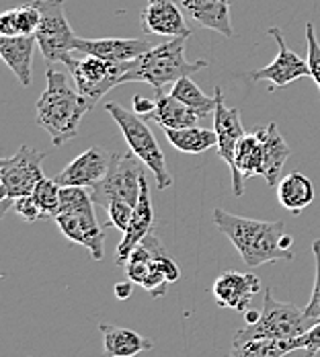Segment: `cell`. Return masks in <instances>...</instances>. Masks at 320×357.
<instances>
[{"label":"cell","instance_id":"obj_1","mask_svg":"<svg viewBox=\"0 0 320 357\" xmlns=\"http://www.w3.org/2000/svg\"><path fill=\"white\" fill-rule=\"evenodd\" d=\"M212 218L213 226L236 247L249 269L265 263L289 261L294 257L291 250L282 249L280 245L285 228L282 220H252L224 212L220 208L213 210Z\"/></svg>","mask_w":320,"mask_h":357},{"label":"cell","instance_id":"obj_2","mask_svg":"<svg viewBox=\"0 0 320 357\" xmlns=\"http://www.w3.org/2000/svg\"><path fill=\"white\" fill-rule=\"evenodd\" d=\"M45 80L47 86L36 105V121L49 134L54 146H64L76 138L78 126L91 107L64 72L47 66Z\"/></svg>","mask_w":320,"mask_h":357},{"label":"cell","instance_id":"obj_3","mask_svg":"<svg viewBox=\"0 0 320 357\" xmlns=\"http://www.w3.org/2000/svg\"><path fill=\"white\" fill-rule=\"evenodd\" d=\"M187 37H171L169 41L154 45L142 54L138 60L130 64L128 72L121 76L119 84L125 82H148L154 93H160L165 84H175L183 76H191L197 70L206 68L208 62H189L185 58Z\"/></svg>","mask_w":320,"mask_h":357},{"label":"cell","instance_id":"obj_4","mask_svg":"<svg viewBox=\"0 0 320 357\" xmlns=\"http://www.w3.org/2000/svg\"><path fill=\"white\" fill-rule=\"evenodd\" d=\"M60 232L91 252L93 261L105 255V234L95 215V202L86 187H62L60 212L54 218Z\"/></svg>","mask_w":320,"mask_h":357},{"label":"cell","instance_id":"obj_5","mask_svg":"<svg viewBox=\"0 0 320 357\" xmlns=\"http://www.w3.org/2000/svg\"><path fill=\"white\" fill-rule=\"evenodd\" d=\"M314 322L306 319L304 308L296 304L280 302L273 298L271 287H265L263 294V310L254 324H247L238 328L234 335V345L252 341V339H277V341H291L302 337Z\"/></svg>","mask_w":320,"mask_h":357},{"label":"cell","instance_id":"obj_6","mask_svg":"<svg viewBox=\"0 0 320 357\" xmlns=\"http://www.w3.org/2000/svg\"><path fill=\"white\" fill-rule=\"evenodd\" d=\"M105 111L113 117V121L119 126L130 150L142 160L144 165L148 167V171L154 175L158 189H169L173 185V177H171V173L167 169V158H165L160 146L156 142L154 134L146 126L144 117H140L138 113H132V111L123 109L117 103H105Z\"/></svg>","mask_w":320,"mask_h":357},{"label":"cell","instance_id":"obj_7","mask_svg":"<svg viewBox=\"0 0 320 357\" xmlns=\"http://www.w3.org/2000/svg\"><path fill=\"white\" fill-rule=\"evenodd\" d=\"M144 167L146 165L132 150L111 154L107 175L91 189L93 202L107 208L113 199H121L136 208L142 193V178L146 177Z\"/></svg>","mask_w":320,"mask_h":357},{"label":"cell","instance_id":"obj_8","mask_svg":"<svg viewBox=\"0 0 320 357\" xmlns=\"http://www.w3.org/2000/svg\"><path fill=\"white\" fill-rule=\"evenodd\" d=\"M41 10V19L37 25V47L47 64H68L76 54V39L70 23L66 19V2L64 0H36Z\"/></svg>","mask_w":320,"mask_h":357},{"label":"cell","instance_id":"obj_9","mask_svg":"<svg viewBox=\"0 0 320 357\" xmlns=\"http://www.w3.org/2000/svg\"><path fill=\"white\" fill-rule=\"evenodd\" d=\"M132 62L119 64V62H109L97 56H86L76 52L66 64L72 74L74 86L86 101V105L93 109L111 89H115L121 80V76L128 72Z\"/></svg>","mask_w":320,"mask_h":357},{"label":"cell","instance_id":"obj_10","mask_svg":"<svg viewBox=\"0 0 320 357\" xmlns=\"http://www.w3.org/2000/svg\"><path fill=\"white\" fill-rule=\"evenodd\" d=\"M45 154L36 148L21 146L15 156L0 160V183H2V215L13 206L17 197L31 195L37 183L45 177L41 165Z\"/></svg>","mask_w":320,"mask_h":357},{"label":"cell","instance_id":"obj_11","mask_svg":"<svg viewBox=\"0 0 320 357\" xmlns=\"http://www.w3.org/2000/svg\"><path fill=\"white\" fill-rule=\"evenodd\" d=\"M269 36L277 41L280 52H277L275 60H273L269 66H265V68H261V70L250 72V80H254V82L267 80V82L271 84V91H275V89H284V86H287L289 82H294V80H298V78L310 76V66H308V62H304L296 52H291V50L285 45L282 29L271 27V29H269Z\"/></svg>","mask_w":320,"mask_h":357},{"label":"cell","instance_id":"obj_12","mask_svg":"<svg viewBox=\"0 0 320 357\" xmlns=\"http://www.w3.org/2000/svg\"><path fill=\"white\" fill-rule=\"evenodd\" d=\"M261 291V280L254 273L224 271L212 286V296L220 308L247 312L252 298Z\"/></svg>","mask_w":320,"mask_h":357},{"label":"cell","instance_id":"obj_13","mask_svg":"<svg viewBox=\"0 0 320 357\" xmlns=\"http://www.w3.org/2000/svg\"><path fill=\"white\" fill-rule=\"evenodd\" d=\"M213 97H215L213 130H215V136H218V146H215V148H218L220 158H222V160L230 167V171H232L236 148H238V142H241L243 136H245V130H243V123H241V111L234 107H226L222 86L215 89Z\"/></svg>","mask_w":320,"mask_h":357},{"label":"cell","instance_id":"obj_14","mask_svg":"<svg viewBox=\"0 0 320 357\" xmlns=\"http://www.w3.org/2000/svg\"><path fill=\"white\" fill-rule=\"evenodd\" d=\"M109 162H111V154H107L99 146H93L89 150H84L82 154H78L70 165H66L64 171H60V175L56 177V181L62 187L93 189L107 175Z\"/></svg>","mask_w":320,"mask_h":357},{"label":"cell","instance_id":"obj_15","mask_svg":"<svg viewBox=\"0 0 320 357\" xmlns=\"http://www.w3.org/2000/svg\"><path fill=\"white\" fill-rule=\"evenodd\" d=\"M183 15L197 27L215 31L222 37H234L230 6L234 0H175Z\"/></svg>","mask_w":320,"mask_h":357},{"label":"cell","instance_id":"obj_16","mask_svg":"<svg viewBox=\"0 0 320 357\" xmlns=\"http://www.w3.org/2000/svg\"><path fill=\"white\" fill-rule=\"evenodd\" d=\"M154 45L150 39H128V37H105V39H76V52L97 56L109 62H134Z\"/></svg>","mask_w":320,"mask_h":357},{"label":"cell","instance_id":"obj_17","mask_svg":"<svg viewBox=\"0 0 320 357\" xmlns=\"http://www.w3.org/2000/svg\"><path fill=\"white\" fill-rule=\"evenodd\" d=\"M144 33L156 37H189L191 29L175 0H150L142 10Z\"/></svg>","mask_w":320,"mask_h":357},{"label":"cell","instance_id":"obj_18","mask_svg":"<svg viewBox=\"0 0 320 357\" xmlns=\"http://www.w3.org/2000/svg\"><path fill=\"white\" fill-rule=\"evenodd\" d=\"M154 226V210H152V197H150V187H148V178H142V193L140 199L134 208L132 222L128 226V230L123 232V238L119 243V247L115 250V265L125 267L132 250L136 249L144 238L152 232Z\"/></svg>","mask_w":320,"mask_h":357},{"label":"cell","instance_id":"obj_19","mask_svg":"<svg viewBox=\"0 0 320 357\" xmlns=\"http://www.w3.org/2000/svg\"><path fill=\"white\" fill-rule=\"evenodd\" d=\"M265 165V152L263 144L257 138V134H245L238 142L234 154V167H232V191L236 197L245 193V181L254 175H263Z\"/></svg>","mask_w":320,"mask_h":357},{"label":"cell","instance_id":"obj_20","mask_svg":"<svg viewBox=\"0 0 320 357\" xmlns=\"http://www.w3.org/2000/svg\"><path fill=\"white\" fill-rule=\"evenodd\" d=\"M257 138L263 144V152H265V165H263V175L261 177L267 181L269 187H277L280 177L284 171V165L287 162L291 150L285 144L282 132L277 130L275 123H267L265 128H259Z\"/></svg>","mask_w":320,"mask_h":357},{"label":"cell","instance_id":"obj_21","mask_svg":"<svg viewBox=\"0 0 320 357\" xmlns=\"http://www.w3.org/2000/svg\"><path fill=\"white\" fill-rule=\"evenodd\" d=\"M36 36H0V58L8 64L10 70L15 72L17 80L23 86H29L31 84V62H33V50H36Z\"/></svg>","mask_w":320,"mask_h":357},{"label":"cell","instance_id":"obj_22","mask_svg":"<svg viewBox=\"0 0 320 357\" xmlns=\"http://www.w3.org/2000/svg\"><path fill=\"white\" fill-rule=\"evenodd\" d=\"M99 331L103 333V354L105 357H134L142 351H150L154 345L140 333L123 326L113 324H99Z\"/></svg>","mask_w":320,"mask_h":357},{"label":"cell","instance_id":"obj_23","mask_svg":"<svg viewBox=\"0 0 320 357\" xmlns=\"http://www.w3.org/2000/svg\"><path fill=\"white\" fill-rule=\"evenodd\" d=\"M154 111L144 117V119H152L156 121L162 130H183V128H191L197 126V121L201 119L191 107H187L185 103H181L177 97L173 95H165L162 91L156 93L154 99Z\"/></svg>","mask_w":320,"mask_h":357},{"label":"cell","instance_id":"obj_24","mask_svg":"<svg viewBox=\"0 0 320 357\" xmlns=\"http://www.w3.org/2000/svg\"><path fill=\"white\" fill-rule=\"evenodd\" d=\"M277 199H280V204L284 206L287 212L298 215L302 210H306L312 204V199H314V185L304 173L294 171V173L285 175L280 181V185H277Z\"/></svg>","mask_w":320,"mask_h":357},{"label":"cell","instance_id":"obj_25","mask_svg":"<svg viewBox=\"0 0 320 357\" xmlns=\"http://www.w3.org/2000/svg\"><path fill=\"white\" fill-rule=\"evenodd\" d=\"M39 19H41V10H39L36 2H27V4L17 6V8L4 10L0 15V36H36Z\"/></svg>","mask_w":320,"mask_h":357},{"label":"cell","instance_id":"obj_26","mask_svg":"<svg viewBox=\"0 0 320 357\" xmlns=\"http://www.w3.org/2000/svg\"><path fill=\"white\" fill-rule=\"evenodd\" d=\"M165 136L178 152H185V154H201L213 146H218L215 130H206L199 126H191L183 130H165Z\"/></svg>","mask_w":320,"mask_h":357},{"label":"cell","instance_id":"obj_27","mask_svg":"<svg viewBox=\"0 0 320 357\" xmlns=\"http://www.w3.org/2000/svg\"><path fill=\"white\" fill-rule=\"evenodd\" d=\"M171 95L177 97L187 107L193 109L199 117H208L215 111V97H208L189 76H183L173 84Z\"/></svg>","mask_w":320,"mask_h":357},{"label":"cell","instance_id":"obj_28","mask_svg":"<svg viewBox=\"0 0 320 357\" xmlns=\"http://www.w3.org/2000/svg\"><path fill=\"white\" fill-rule=\"evenodd\" d=\"M234 351L241 357H289L294 354L291 341L277 339H252L234 345Z\"/></svg>","mask_w":320,"mask_h":357},{"label":"cell","instance_id":"obj_29","mask_svg":"<svg viewBox=\"0 0 320 357\" xmlns=\"http://www.w3.org/2000/svg\"><path fill=\"white\" fill-rule=\"evenodd\" d=\"M60 193H62V185L56 178L43 177L37 187L33 189V199L41 210V220H54L60 212Z\"/></svg>","mask_w":320,"mask_h":357},{"label":"cell","instance_id":"obj_30","mask_svg":"<svg viewBox=\"0 0 320 357\" xmlns=\"http://www.w3.org/2000/svg\"><path fill=\"white\" fill-rule=\"evenodd\" d=\"M294 354L289 357H317L320 351V321H317L302 337L291 339Z\"/></svg>","mask_w":320,"mask_h":357},{"label":"cell","instance_id":"obj_31","mask_svg":"<svg viewBox=\"0 0 320 357\" xmlns=\"http://www.w3.org/2000/svg\"><path fill=\"white\" fill-rule=\"evenodd\" d=\"M105 210L109 215V226H115L117 230L125 232L132 222V215H134V206H130L128 202H121V199H113Z\"/></svg>","mask_w":320,"mask_h":357},{"label":"cell","instance_id":"obj_32","mask_svg":"<svg viewBox=\"0 0 320 357\" xmlns=\"http://www.w3.org/2000/svg\"><path fill=\"white\" fill-rule=\"evenodd\" d=\"M312 252H314V261H317V280H314V289L310 296L308 306L304 308L306 319L312 322L320 321V238L312 243Z\"/></svg>","mask_w":320,"mask_h":357},{"label":"cell","instance_id":"obj_33","mask_svg":"<svg viewBox=\"0 0 320 357\" xmlns=\"http://www.w3.org/2000/svg\"><path fill=\"white\" fill-rule=\"evenodd\" d=\"M306 41H308V66H310V76L317 82L320 91V43L317 39L314 25L308 23L306 25Z\"/></svg>","mask_w":320,"mask_h":357},{"label":"cell","instance_id":"obj_34","mask_svg":"<svg viewBox=\"0 0 320 357\" xmlns=\"http://www.w3.org/2000/svg\"><path fill=\"white\" fill-rule=\"evenodd\" d=\"M13 210H15V214L21 215V218H23L25 222H29V224L41 220V210H39V206L36 204L33 195L17 197V199L13 202Z\"/></svg>","mask_w":320,"mask_h":357},{"label":"cell","instance_id":"obj_35","mask_svg":"<svg viewBox=\"0 0 320 357\" xmlns=\"http://www.w3.org/2000/svg\"><path fill=\"white\" fill-rule=\"evenodd\" d=\"M142 287L146 289V291H150L154 298H160V296H165V294H167L169 282H167L165 273L154 265V261H152V269H150V273L146 275V280L142 282Z\"/></svg>","mask_w":320,"mask_h":357},{"label":"cell","instance_id":"obj_36","mask_svg":"<svg viewBox=\"0 0 320 357\" xmlns=\"http://www.w3.org/2000/svg\"><path fill=\"white\" fill-rule=\"evenodd\" d=\"M154 101H150V99H146L142 95H136L134 97V113H138L140 117H148L152 111H154Z\"/></svg>","mask_w":320,"mask_h":357},{"label":"cell","instance_id":"obj_37","mask_svg":"<svg viewBox=\"0 0 320 357\" xmlns=\"http://www.w3.org/2000/svg\"><path fill=\"white\" fill-rule=\"evenodd\" d=\"M113 294H115V298H117V300H121V302L130 300V298H132V294H134V282H132V280H128V282L115 284V287H113Z\"/></svg>","mask_w":320,"mask_h":357},{"label":"cell","instance_id":"obj_38","mask_svg":"<svg viewBox=\"0 0 320 357\" xmlns=\"http://www.w3.org/2000/svg\"><path fill=\"white\" fill-rule=\"evenodd\" d=\"M243 314H245L247 324H254V322L259 321V317H261V312H257V310H247V312H243Z\"/></svg>","mask_w":320,"mask_h":357},{"label":"cell","instance_id":"obj_39","mask_svg":"<svg viewBox=\"0 0 320 357\" xmlns=\"http://www.w3.org/2000/svg\"><path fill=\"white\" fill-rule=\"evenodd\" d=\"M280 245H282V249L289 250L291 249V245H294V241H291V236L284 234V236H282V241H280Z\"/></svg>","mask_w":320,"mask_h":357},{"label":"cell","instance_id":"obj_40","mask_svg":"<svg viewBox=\"0 0 320 357\" xmlns=\"http://www.w3.org/2000/svg\"><path fill=\"white\" fill-rule=\"evenodd\" d=\"M230 357H241V356H238V354H236V356H230Z\"/></svg>","mask_w":320,"mask_h":357},{"label":"cell","instance_id":"obj_41","mask_svg":"<svg viewBox=\"0 0 320 357\" xmlns=\"http://www.w3.org/2000/svg\"><path fill=\"white\" fill-rule=\"evenodd\" d=\"M148 2H150V0H148Z\"/></svg>","mask_w":320,"mask_h":357}]
</instances>
